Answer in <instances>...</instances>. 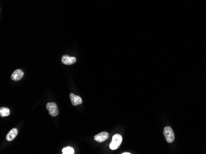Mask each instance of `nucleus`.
I'll return each instance as SVG.
<instances>
[{
	"label": "nucleus",
	"mask_w": 206,
	"mask_h": 154,
	"mask_svg": "<svg viewBox=\"0 0 206 154\" xmlns=\"http://www.w3.org/2000/svg\"><path fill=\"white\" fill-rule=\"evenodd\" d=\"M122 142V137L120 134H116L113 136L111 143L109 145V147L111 150L117 149Z\"/></svg>",
	"instance_id": "f257e3e1"
},
{
	"label": "nucleus",
	"mask_w": 206,
	"mask_h": 154,
	"mask_svg": "<svg viewBox=\"0 0 206 154\" xmlns=\"http://www.w3.org/2000/svg\"><path fill=\"white\" fill-rule=\"evenodd\" d=\"M164 135L168 143H172L175 140V134L170 127H166L164 128Z\"/></svg>",
	"instance_id": "f03ea898"
},
{
	"label": "nucleus",
	"mask_w": 206,
	"mask_h": 154,
	"mask_svg": "<svg viewBox=\"0 0 206 154\" xmlns=\"http://www.w3.org/2000/svg\"><path fill=\"white\" fill-rule=\"evenodd\" d=\"M46 109L49 111V114L53 117H56L59 114V110L57 104L55 103L51 102L47 103Z\"/></svg>",
	"instance_id": "7ed1b4c3"
},
{
	"label": "nucleus",
	"mask_w": 206,
	"mask_h": 154,
	"mask_svg": "<svg viewBox=\"0 0 206 154\" xmlns=\"http://www.w3.org/2000/svg\"><path fill=\"white\" fill-rule=\"evenodd\" d=\"M62 63L66 65H73L76 62V58L74 57H69V55H63L61 58Z\"/></svg>",
	"instance_id": "20e7f679"
},
{
	"label": "nucleus",
	"mask_w": 206,
	"mask_h": 154,
	"mask_svg": "<svg viewBox=\"0 0 206 154\" xmlns=\"http://www.w3.org/2000/svg\"><path fill=\"white\" fill-rule=\"evenodd\" d=\"M109 136V133L107 132L104 131L95 136L94 137V140L98 143H103L108 139Z\"/></svg>",
	"instance_id": "39448f33"
},
{
	"label": "nucleus",
	"mask_w": 206,
	"mask_h": 154,
	"mask_svg": "<svg viewBox=\"0 0 206 154\" xmlns=\"http://www.w3.org/2000/svg\"><path fill=\"white\" fill-rule=\"evenodd\" d=\"M24 72L21 69H16L14 71L11 75V79L15 81L21 80L24 77Z\"/></svg>",
	"instance_id": "423d86ee"
},
{
	"label": "nucleus",
	"mask_w": 206,
	"mask_h": 154,
	"mask_svg": "<svg viewBox=\"0 0 206 154\" xmlns=\"http://www.w3.org/2000/svg\"><path fill=\"white\" fill-rule=\"evenodd\" d=\"M70 98L72 104L74 106H77L78 104H81L83 103L82 99V98L80 97L77 96V95H75L72 93H71L70 94Z\"/></svg>",
	"instance_id": "0eeeda50"
},
{
	"label": "nucleus",
	"mask_w": 206,
	"mask_h": 154,
	"mask_svg": "<svg viewBox=\"0 0 206 154\" xmlns=\"http://www.w3.org/2000/svg\"><path fill=\"white\" fill-rule=\"evenodd\" d=\"M18 134V130L16 128H12L11 130L8 133L6 136V140L8 141H11L15 139V137L17 136Z\"/></svg>",
	"instance_id": "6e6552de"
},
{
	"label": "nucleus",
	"mask_w": 206,
	"mask_h": 154,
	"mask_svg": "<svg viewBox=\"0 0 206 154\" xmlns=\"http://www.w3.org/2000/svg\"><path fill=\"white\" fill-rule=\"evenodd\" d=\"M10 114V111L6 107H1L0 108V116L2 117H8Z\"/></svg>",
	"instance_id": "1a4fd4ad"
},
{
	"label": "nucleus",
	"mask_w": 206,
	"mask_h": 154,
	"mask_svg": "<svg viewBox=\"0 0 206 154\" xmlns=\"http://www.w3.org/2000/svg\"><path fill=\"white\" fill-rule=\"evenodd\" d=\"M63 154H74V150L71 147H66L62 150Z\"/></svg>",
	"instance_id": "9d476101"
},
{
	"label": "nucleus",
	"mask_w": 206,
	"mask_h": 154,
	"mask_svg": "<svg viewBox=\"0 0 206 154\" xmlns=\"http://www.w3.org/2000/svg\"><path fill=\"white\" fill-rule=\"evenodd\" d=\"M131 153H129V152H124V153H122V154H130Z\"/></svg>",
	"instance_id": "9b49d317"
}]
</instances>
